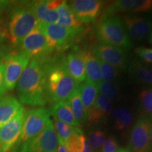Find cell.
Instances as JSON below:
<instances>
[{
    "instance_id": "cell-4",
    "label": "cell",
    "mask_w": 152,
    "mask_h": 152,
    "mask_svg": "<svg viewBox=\"0 0 152 152\" xmlns=\"http://www.w3.org/2000/svg\"><path fill=\"white\" fill-rule=\"evenodd\" d=\"M39 22L30 7H19L15 9L8 25L11 43L19 47L28 34L39 26Z\"/></svg>"
},
{
    "instance_id": "cell-29",
    "label": "cell",
    "mask_w": 152,
    "mask_h": 152,
    "mask_svg": "<svg viewBox=\"0 0 152 152\" xmlns=\"http://www.w3.org/2000/svg\"><path fill=\"white\" fill-rule=\"evenodd\" d=\"M98 90L100 94L106 96L110 100L116 99L119 94V86L117 83L111 82L102 81L98 85Z\"/></svg>"
},
{
    "instance_id": "cell-27",
    "label": "cell",
    "mask_w": 152,
    "mask_h": 152,
    "mask_svg": "<svg viewBox=\"0 0 152 152\" xmlns=\"http://www.w3.org/2000/svg\"><path fill=\"white\" fill-rule=\"evenodd\" d=\"M52 122L58 138V142L63 144H65L73 134L81 130L79 127L72 126L56 119H54Z\"/></svg>"
},
{
    "instance_id": "cell-22",
    "label": "cell",
    "mask_w": 152,
    "mask_h": 152,
    "mask_svg": "<svg viewBox=\"0 0 152 152\" xmlns=\"http://www.w3.org/2000/svg\"><path fill=\"white\" fill-rule=\"evenodd\" d=\"M50 113L54 119L72 126L80 127L74 116L71 106L66 101H61L54 104L50 110Z\"/></svg>"
},
{
    "instance_id": "cell-30",
    "label": "cell",
    "mask_w": 152,
    "mask_h": 152,
    "mask_svg": "<svg viewBox=\"0 0 152 152\" xmlns=\"http://www.w3.org/2000/svg\"><path fill=\"white\" fill-rule=\"evenodd\" d=\"M140 104L142 111L148 116L152 118V90L145 89L140 94Z\"/></svg>"
},
{
    "instance_id": "cell-32",
    "label": "cell",
    "mask_w": 152,
    "mask_h": 152,
    "mask_svg": "<svg viewBox=\"0 0 152 152\" xmlns=\"http://www.w3.org/2000/svg\"><path fill=\"white\" fill-rule=\"evenodd\" d=\"M118 149V140L114 137H109L106 140L99 152H116Z\"/></svg>"
},
{
    "instance_id": "cell-8",
    "label": "cell",
    "mask_w": 152,
    "mask_h": 152,
    "mask_svg": "<svg viewBox=\"0 0 152 152\" xmlns=\"http://www.w3.org/2000/svg\"><path fill=\"white\" fill-rule=\"evenodd\" d=\"M58 144L52 121L40 134L25 142L20 152H57Z\"/></svg>"
},
{
    "instance_id": "cell-31",
    "label": "cell",
    "mask_w": 152,
    "mask_h": 152,
    "mask_svg": "<svg viewBox=\"0 0 152 152\" xmlns=\"http://www.w3.org/2000/svg\"><path fill=\"white\" fill-rule=\"evenodd\" d=\"M99 61V66L102 74V79L104 82H111L115 80L120 75L119 70L114 68L109 64Z\"/></svg>"
},
{
    "instance_id": "cell-42",
    "label": "cell",
    "mask_w": 152,
    "mask_h": 152,
    "mask_svg": "<svg viewBox=\"0 0 152 152\" xmlns=\"http://www.w3.org/2000/svg\"><path fill=\"white\" fill-rule=\"evenodd\" d=\"M0 152H1V150H0Z\"/></svg>"
},
{
    "instance_id": "cell-37",
    "label": "cell",
    "mask_w": 152,
    "mask_h": 152,
    "mask_svg": "<svg viewBox=\"0 0 152 152\" xmlns=\"http://www.w3.org/2000/svg\"><path fill=\"white\" fill-rule=\"evenodd\" d=\"M57 152H68V151L67 149H66L65 144L61 143V142H58V148H57Z\"/></svg>"
},
{
    "instance_id": "cell-17",
    "label": "cell",
    "mask_w": 152,
    "mask_h": 152,
    "mask_svg": "<svg viewBox=\"0 0 152 152\" xmlns=\"http://www.w3.org/2000/svg\"><path fill=\"white\" fill-rule=\"evenodd\" d=\"M64 61L70 75L79 84L85 80V66L83 50L77 48L68 53Z\"/></svg>"
},
{
    "instance_id": "cell-16",
    "label": "cell",
    "mask_w": 152,
    "mask_h": 152,
    "mask_svg": "<svg viewBox=\"0 0 152 152\" xmlns=\"http://www.w3.org/2000/svg\"><path fill=\"white\" fill-rule=\"evenodd\" d=\"M152 10V0H118L106 9V15L118 12H147Z\"/></svg>"
},
{
    "instance_id": "cell-14",
    "label": "cell",
    "mask_w": 152,
    "mask_h": 152,
    "mask_svg": "<svg viewBox=\"0 0 152 152\" xmlns=\"http://www.w3.org/2000/svg\"><path fill=\"white\" fill-rule=\"evenodd\" d=\"M68 5L82 23L88 24L96 18L103 2L99 0H73Z\"/></svg>"
},
{
    "instance_id": "cell-24",
    "label": "cell",
    "mask_w": 152,
    "mask_h": 152,
    "mask_svg": "<svg viewBox=\"0 0 152 152\" xmlns=\"http://www.w3.org/2000/svg\"><path fill=\"white\" fill-rule=\"evenodd\" d=\"M78 91L85 109L88 111L95 103L98 96V86L89 80H84L78 85Z\"/></svg>"
},
{
    "instance_id": "cell-36",
    "label": "cell",
    "mask_w": 152,
    "mask_h": 152,
    "mask_svg": "<svg viewBox=\"0 0 152 152\" xmlns=\"http://www.w3.org/2000/svg\"><path fill=\"white\" fill-rule=\"evenodd\" d=\"M80 152H94L93 149L91 147V146L89 144L88 141L85 136L83 137V142H82V147L80 149Z\"/></svg>"
},
{
    "instance_id": "cell-15",
    "label": "cell",
    "mask_w": 152,
    "mask_h": 152,
    "mask_svg": "<svg viewBox=\"0 0 152 152\" xmlns=\"http://www.w3.org/2000/svg\"><path fill=\"white\" fill-rule=\"evenodd\" d=\"M63 1L47 0V1H34L30 4V7L37 17L39 23H57L58 14L57 9L61 4Z\"/></svg>"
},
{
    "instance_id": "cell-18",
    "label": "cell",
    "mask_w": 152,
    "mask_h": 152,
    "mask_svg": "<svg viewBox=\"0 0 152 152\" xmlns=\"http://www.w3.org/2000/svg\"><path fill=\"white\" fill-rule=\"evenodd\" d=\"M111 101L102 94H98L95 103L87 111V123L88 125L103 122L112 111Z\"/></svg>"
},
{
    "instance_id": "cell-9",
    "label": "cell",
    "mask_w": 152,
    "mask_h": 152,
    "mask_svg": "<svg viewBox=\"0 0 152 152\" xmlns=\"http://www.w3.org/2000/svg\"><path fill=\"white\" fill-rule=\"evenodd\" d=\"M149 118L141 117L134 123L130 132L129 147L132 152H151Z\"/></svg>"
},
{
    "instance_id": "cell-19",
    "label": "cell",
    "mask_w": 152,
    "mask_h": 152,
    "mask_svg": "<svg viewBox=\"0 0 152 152\" xmlns=\"http://www.w3.org/2000/svg\"><path fill=\"white\" fill-rule=\"evenodd\" d=\"M23 109L20 102L14 96L9 95L0 100V127L13 119Z\"/></svg>"
},
{
    "instance_id": "cell-1",
    "label": "cell",
    "mask_w": 152,
    "mask_h": 152,
    "mask_svg": "<svg viewBox=\"0 0 152 152\" xmlns=\"http://www.w3.org/2000/svg\"><path fill=\"white\" fill-rule=\"evenodd\" d=\"M49 62L47 56L32 58L29 62L17 83L20 103L35 106L46 104V80Z\"/></svg>"
},
{
    "instance_id": "cell-28",
    "label": "cell",
    "mask_w": 152,
    "mask_h": 152,
    "mask_svg": "<svg viewBox=\"0 0 152 152\" xmlns=\"http://www.w3.org/2000/svg\"><path fill=\"white\" fill-rule=\"evenodd\" d=\"M106 134L104 131L99 129H94L89 132L87 141L93 151L99 152L101 148L106 141Z\"/></svg>"
},
{
    "instance_id": "cell-20",
    "label": "cell",
    "mask_w": 152,
    "mask_h": 152,
    "mask_svg": "<svg viewBox=\"0 0 152 152\" xmlns=\"http://www.w3.org/2000/svg\"><path fill=\"white\" fill-rule=\"evenodd\" d=\"M85 58V76L90 82L99 85L102 83L99 61L90 50H83Z\"/></svg>"
},
{
    "instance_id": "cell-26",
    "label": "cell",
    "mask_w": 152,
    "mask_h": 152,
    "mask_svg": "<svg viewBox=\"0 0 152 152\" xmlns=\"http://www.w3.org/2000/svg\"><path fill=\"white\" fill-rule=\"evenodd\" d=\"M112 118L115 129L120 132H125L133 123V116L130 111L125 108H117L112 112Z\"/></svg>"
},
{
    "instance_id": "cell-7",
    "label": "cell",
    "mask_w": 152,
    "mask_h": 152,
    "mask_svg": "<svg viewBox=\"0 0 152 152\" xmlns=\"http://www.w3.org/2000/svg\"><path fill=\"white\" fill-rule=\"evenodd\" d=\"M30 59L29 56L20 52L6 56L3 64L6 90H13L15 88Z\"/></svg>"
},
{
    "instance_id": "cell-43",
    "label": "cell",
    "mask_w": 152,
    "mask_h": 152,
    "mask_svg": "<svg viewBox=\"0 0 152 152\" xmlns=\"http://www.w3.org/2000/svg\"><path fill=\"white\" fill-rule=\"evenodd\" d=\"M0 150H1V149H0Z\"/></svg>"
},
{
    "instance_id": "cell-23",
    "label": "cell",
    "mask_w": 152,
    "mask_h": 152,
    "mask_svg": "<svg viewBox=\"0 0 152 152\" xmlns=\"http://www.w3.org/2000/svg\"><path fill=\"white\" fill-rule=\"evenodd\" d=\"M131 77L142 85H152V67L144 65L140 61L134 60L128 68Z\"/></svg>"
},
{
    "instance_id": "cell-2",
    "label": "cell",
    "mask_w": 152,
    "mask_h": 152,
    "mask_svg": "<svg viewBox=\"0 0 152 152\" xmlns=\"http://www.w3.org/2000/svg\"><path fill=\"white\" fill-rule=\"evenodd\" d=\"M78 85L79 83L68 72L64 58L59 61L50 60L46 80L47 102L56 104L65 101L78 87Z\"/></svg>"
},
{
    "instance_id": "cell-34",
    "label": "cell",
    "mask_w": 152,
    "mask_h": 152,
    "mask_svg": "<svg viewBox=\"0 0 152 152\" xmlns=\"http://www.w3.org/2000/svg\"><path fill=\"white\" fill-rule=\"evenodd\" d=\"M8 34V28L7 26V21L0 11V43L4 40Z\"/></svg>"
},
{
    "instance_id": "cell-5",
    "label": "cell",
    "mask_w": 152,
    "mask_h": 152,
    "mask_svg": "<svg viewBox=\"0 0 152 152\" xmlns=\"http://www.w3.org/2000/svg\"><path fill=\"white\" fill-rule=\"evenodd\" d=\"M50 115V110L45 108H37L25 112L18 143H25L40 134L52 121Z\"/></svg>"
},
{
    "instance_id": "cell-3",
    "label": "cell",
    "mask_w": 152,
    "mask_h": 152,
    "mask_svg": "<svg viewBox=\"0 0 152 152\" xmlns=\"http://www.w3.org/2000/svg\"><path fill=\"white\" fill-rule=\"evenodd\" d=\"M96 36L101 43L124 50L130 49L132 46L123 20L114 15H105L101 18L96 28Z\"/></svg>"
},
{
    "instance_id": "cell-12",
    "label": "cell",
    "mask_w": 152,
    "mask_h": 152,
    "mask_svg": "<svg viewBox=\"0 0 152 152\" xmlns=\"http://www.w3.org/2000/svg\"><path fill=\"white\" fill-rule=\"evenodd\" d=\"M19 47L20 52L30 58L45 57L50 53L46 39L39 26L25 37Z\"/></svg>"
},
{
    "instance_id": "cell-35",
    "label": "cell",
    "mask_w": 152,
    "mask_h": 152,
    "mask_svg": "<svg viewBox=\"0 0 152 152\" xmlns=\"http://www.w3.org/2000/svg\"><path fill=\"white\" fill-rule=\"evenodd\" d=\"M7 91L4 84V66L2 63L0 61V100L3 97L4 94Z\"/></svg>"
},
{
    "instance_id": "cell-41",
    "label": "cell",
    "mask_w": 152,
    "mask_h": 152,
    "mask_svg": "<svg viewBox=\"0 0 152 152\" xmlns=\"http://www.w3.org/2000/svg\"><path fill=\"white\" fill-rule=\"evenodd\" d=\"M149 42L151 45H152V29L150 32V35H149Z\"/></svg>"
},
{
    "instance_id": "cell-33",
    "label": "cell",
    "mask_w": 152,
    "mask_h": 152,
    "mask_svg": "<svg viewBox=\"0 0 152 152\" xmlns=\"http://www.w3.org/2000/svg\"><path fill=\"white\" fill-rule=\"evenodd\" d=\"M135 53L144 62L152 64V49L145 47H139L135 49Z\"/></svg>"
},
{
    "instance_id": "cell-39",
    "label": "cell",
    "mask_w": 152,
    "mask_h": 152,
    "mask_svg": "<svg viewBox=\"0 0 152 152\" xmlns=\"http://www.w3.org/2000/svg\"><path fill=\"white\" fill-rule=\"evenodd\" d=\"M150 142L152 149V122H151V125H150Z\"/></svg>"
},
{
    "instance_id": "cell-21",
    "label": "cell",
    "mask_w": 152,
    "mask_h": 152,
    "mask_svg": "<svg viewBox=\"0 0 152 152\" xmlns=\"http://www.w3.org/2000/svg\"><path fill=\"white\" fill-rule=\"evenodd\" d=\"M57 12L58 14L57 24L70 29L82 30L83 23L74 14L67 1H63L61 4L57 9Z\"/></svg>"
},
{
    "instance_id": "cell-13",
    "label": "cell",
    "mask_w": 152,
    "mask_h": 152,
    "mask_svg": "<svg viewBox=\"0 0 152 152\" xmlns=\"http://www.w3.org/2000/svg\"><path fill=\"white\" fill-rule=\"evenodd\" d=\"M123 23L129 36L135 41H141L152 29V19L149 17L125 15Z\"/></svg>"
},
{
    "instance_id": "cell-6",
    "label": "cell",
    "mask_w": 152,
    "mask_h": 152,
    "mask_svg": "<svg viewBox=\"0 0 152 152\" xmlns=\"http://www.w3.org/2000/svg\"><path fill=\"white\" fill-rule=\"evenodd\" d=\"M39 27L46 39L50 53L54 49H59L68 46L70 42L75 39L82 30H73L60 26L57 23H39Z\"/></svg>"
},
{
    "instance_id": "cell-25",
    "label": "cell",
    "mask_w": 152,
    "mask_h": 152,
    "mask_svg": "<svg viewBox=\"0 0 152 152\" xmlns=\"http://www.w3.org/2000/svg\"><path fill=\"white\" fill-rule=\"evenodd\" d=\"M67 102L69 106H71L74 116L79 125H80L87 123V111L85 109L83 102H82L78 87L68 97Z\"/></svg>"
},
{
    "instance_id": "cell-40",
    "label": "cell",
    "mask_w": 152,
    "mask_h": 152,
    "mask_svg": "<svg viewBox=\"0 0 152 152\" xmlns=\"http://www.w3.org/2000/svg\"><path fill=\"white\" fill-rule=\"evenodd\" d=\"M116 152H131L130 150L128 149H125V148H121V149H119Z\"/></svg>"
},
{
    "instance_id": "cell-11",
    "label": "cell",
    "mask_w": 152,
    "mask_h": 152,
    "mask_svg": "<svg viewBox=\"0 0 152 152\" xmlns=\"http://www.w3.org/2000/svg\"><path fill=\"white\" fill-rule=\"evenodd\" d=\"M91 52L99 60L110 64L119 71L124 69L128 62L124 49L117 47L99 42L92 47Z\"/></svg>"
},
{
    "instance_id": "cell-38",
    "label": "cell",
    "mask_w": 152,
    "mask_h": 152,
    "mask_svg": "<svg viewBox=\"0 0 152 152\" xmlns=\"http://www.w3.org/2000/svg\"><path fill=\"white\" fill-rule=\"evenodd\" d=\"M9 1H0V11H1L3 9H4L9 4Z\"/></svg>"
},
{
    "instance_id": "cell-10",
    "label": "cell",
    "mask_w": 152,
    "mask_h": 152,
    "mask_svg": "<svg viewBox=\"0 0 152 152\" xmlns=\"http://www.w3.org/2000/svg\"><path fill=\"white\" fill-rule=\"evenodd\" d=\"M24 108L14 118L0 127V149L8 152L18 142L22 131Z\"/></svg>"
}]
</instances>
